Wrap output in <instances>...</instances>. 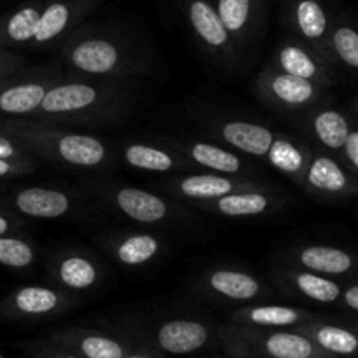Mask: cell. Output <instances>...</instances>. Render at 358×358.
I'll return each mask as SVG.
<instances>
[{
    "mask_svg": "<svg viewBox=\"0 0 358 358\" xmlns=\"http://www.w3.org/2000/svg\"><path fill=\"white\" fill-rule=\"evenodd\" d=\"M135 107V93L121 80L65 73L45 93L31 119L70 124H103L124 119Z\"/></svg>",
    "mask_w": 358,
    "mask_h": 358,
    "instance_id": "6da1fadb",
    "label": "cell"
},
{
    "mask_svg": "<svg viewBox=\"0 0 358 358\" xmlns=\"http://www.w3.org/2000/svg\"><path fill=\"white\" fill-rule=\"evenodd\" d=\"M58 58L73 76L124 80L147 76L149 55L126 38L98 31L70 34L59 45Z\"/></svg>",
    "mask_w": 358,
    "mask_h": 358,
    "instance_id": "7a4b0ae2",
    "label": "cell"
},
{
    "mask_svg": "<svg viewBox=\"0 0 358 358\" xmlns=\"http://www.w3.org/2000/svg\"><path fill=\"white\" fill-rule=\"evenodd\" d=\"M2 133L16 140L41 159L70 168L96 170L108 166L110 149L94 135L56 128L51 122L31 117L3 119Z\"/></svg>",
    "mask_w": 358,
    "mask_h": 358,
    "instance_id": "3957f363",
    "label": "cell"
},
{
    "mask_svg": "<svg viewBox=\"0 0 358 358\" xmlns=\"http://www.w3.org/2000/svg\"><path fill=\"white\" fill-rule=\"evenodd\" d=\"M65 73L55 69H21L0 79V115L31 117L45 93Z\"/></svg>",
    "mask_w": 358,
    "mask_h": 358,
    "instance_id": "277c9868",
    "label": "cell"
},
{
    "mask_svg": "<svg viewBox=\"0 0 358 358\" xmlns=\"http://www.w3.org/2000/svg\"><path fill=\"white\" fill-rule=\"evenodd\" d=\"M257 91L261 100L273 110L287 114L308 112L327 98L324 86L290 76L273 65L257 77Z\"/></svg>",
    "mask_w": 358,
    "mask_h": 358,
    "instance_id": "5b68a950",
    "label": "cell"
},
{
    "mask_svg": "<svg viewBox=\"0 0 358 358\" xmlns=\"http://www.w3.org/2000/svg\"><path fill=\"white\" fill-rule=\"evenodd\" d=\"M108 205L126 219L145 226H161L166 222H177L180 219V208L163 196L128 185H114L101 191Z\"/></svg>",
    "mask_w": 358,
    "mask_h": 358,
    "instance_id": "8992f818",
    "label": "cell"
},
{
    "mask_svg": "<svg viewBox=\"0 0 358 358\" xmlns=\"http://www.w3.org/2000/svg\"><path fill=\"white\" fill-rule=\"evenodd\" d=\"M264 187V184L252 180L250 177H231V175L213 173H187L180 177H171L164 184L168 194L180 201H189L192 205L198 203L212 201L220 196L231 194L238 191H248V189Z\"/></svg>",
    "mask_w": 358,
    "mask_h": 358,
    "instance_id": "52a82bcc",
    "label": "cell"
},
{
    "mask_svg": "<svg viewBox=\"0 0 358 358\" xmlns=\"http://www.w3.org/2000/svg\"><path fill=\"white\" fill-rule=\"evenodd\" d=\"M301 187L325 201H343L357 194L358 182L357 175L343 166L334 156L313 150Z\"/></svg>",
    "mask_w": 358,
    "mask_h": 358,
    "instance_id": "ba28073f",
    "label": "cell"
},
{
    "mask_svg": "<svg viewBox=\"0 0 358 358\" xmlns=\"http://www.w3.org/2000/svg\"><path fill=\"white\" fill-rule=\"evenodd\" d=\"M187 17L201 48L222 65H233L238 55L231 35L220 21L217 9L206 0H191L187 6Z\"/></svg>",
    "mask_w": 358,
    "mask_h": 358,
    "instance_id": "9c48e42d",
    "label": "cell"
},
{
    "mask_svg": "<svg viewBox=\"0 0 358 358\" xmlns=\"http://www.w3.org/2000/svg\"><path fill=\"white\" fill-rule=\"evenodd\" d=\"M159 142L166 143L171 150L185 157L194 168L220 175H231V177H247L248 173H252V166L243 157L219 143L175 138H161Z\"/></svg>",
    "mask_w": 358,
    "mask_h": 358,
    "instance_id": "30bf717a",
    "label": "cell"
},
{
    "mask_svg": "<svg viewBox=\"0 0 358 358\" xmlns=\"http://www.w3.org/2000/svg\"><path fill=\"white\" fill-rule=\"evenodd\" d=\"M6 210L27 219L55 220L70 215L77 208L72 196L51 187H23L2 198Z\"/></svg>",
    "mask_w": 358,
    "mask_h": 358,
    "instance_id": "8fae6325",
    "label": "cell"
},
{
    "mask_svg": "<svg viewBox=\"0 0 358 358\" xmlns=\"http://www.w3.org/2000/svg\"><path fill=\"white\" fill-rule=\"evenodd\" d=\"M282 72L311 80L327 87L334 84L336 70L327 58L315 51L306 42L285 41L276 48L275 65Z\"/></svg>",
    "mask_w": 358,
    "mask_h": 358,
    "instance_id": "7c38bea8",
    "label": "cell"
},
{
    "mask_svg": "<svg viewBox=\"0 0 358 358\" xmlns=\"http://www.w3.org/2000/svg\"><path fill=\"white\" fill-rule=\"evenodd\" d=\"M84 13L86 10L80 2H66V0L49 2L48 6L42 7L30 49L45 51L55 48L56 42L72 34V28L79 23Z\"/></svg>",
    "mask_w": 358,
    "mask_h": 358,
    "instance_id": "4fadbf2b",
    "label": "cell"
},
{
    "mask_svg": "<svg viewBox=\"0 0 358 358\" xmlns=\"http://www.w3.org/2000/svg\"><path fill=\"white\" fill-rule=\"evenodd\" d=\"M192 206L203 212L229 217V219H247V217H262L266 213L275 212L280 203L275 192L268 191L266 187H257L231 192L212 201L198 203Z\"/></svg>",
    "mask_w": 358,
    "mask_h": 358,
    "instance_id": "5bb4252c",
    "label": "cell"
},
{
    "mask_svg": "<svg viewBox=\"0 0 358 358\" xmlns=\"http://www.w3.org/2000/svg\"><path fill=\"white\" fill-rule=\"evenodd\" d=\"M217 138L245 156L264 159L278 133L259 122L243 121V119H227L213 122Z\"/></svg>",
    "mask_w": 358,
    "mask_h": 358,
    "instance_id": "9a60e30c",
    "label": "cell"
},
{
    "mask_svg": "<svg viewBox=\"0 0 358 358\" xmlns=\"http://www.w3.org/2000/svg\"><path fill=\"white\" fill-rule=\"evenodd\" d=\"M122 161L135 170L150 173H175L192 170V164L170 147H154L149 143H126L121 150Z\"/></svg>",
    "mask_w": 358,
    "mask_h": 358,
    "instance_id": "2e32d148",
    "label": "cell"
},
{
    "mask_svg": "<svg viewBox=\"0 0 358 358\" xmlns=\"http://www.w3.org/2000/svg\"><path fill=\"white\" fill-rule=\"evenodd\" d=\"M201 283L208 292L236 303H248L264 294V285L254 275L233 268H217L206 273Z\"/></svg>",
    "mask_w": 358,
    "mask_h": 358,
    "instance_id": "e0dca14e",
    "label": "cell"
},
{
    "mask_svg": "<svg viewBox=\"0 0 358 358\" xmlns=\"http://www.w3.org/2000/svg\"><path fill=\"white\" fill-rule=\"evenodd\" d=\"M353 121L336 107H313L308 110V128L313 138L325 150L334 154L338 159L346 142Z\"/></svg>",
    "mask_w": 358,
    "mask_h": 358,
    "instance_id": "ac0fdd59",
    "label": "cell"
},
{
    "mask_svg": "<svg viewBox=\"0 0 358 358\" xmlns=\"http://www.w3.org/2000/svg\"><path fill=\"white\" fill-rule=\"evenodd\" d=\"M294 27L308 45L332 63L329 52V20L318 0H297L294 7Z\"/></svg>",
    "mask_w": 358,
    "mask_h": 358,
    "instance_id": "d6986e66",
    "label": "cell"
},
{
    "mask_svg": "<svg viewBox=\"0 0 358 358\" xmlns=\"http://www.w3.org/2000/svg\"><path fill=\"white\" fill-rule=\"evenodd\" d=\"M294 261L301 269L325 276H343L355 269V259L352 254L329 245H308L294 252Z\"/></svg>",
    "mask_w": 358,
    "mask_h": 358,
    "instance_id": "ffe728a7",
    "label": "cell"
},
{
    "mask_svg": "<svg viewBox=\"0 0 358 358\" xmlns=\"http://www.w3.org/2000/svg\"><path fill=\"white\" fill-rule=\"evenodd\" d=\"M313 150L287 135H276L264 159L296 184L303 185L304 171Z\"/></svg>",
    "mask_w": 358,
    "mask_h": 358,
    "instance_id": "44dd1931",
    "label": "cell"
},
{
    "mask_svg": "<svg viewBox=\"0 0 358 358\" xmlns=\"http://www.w3.org/2000/svg\"><path fill=\"white\" fill-rule=\"evenodd\" d=\"M112 257L128 268H140L152 262L163 252V241L152 233H129L108 243Z\"/></svg>",
    "mask_w": 358,
    "mask_h": 358,
    "instance_id": "7402d4cb",
    "label": "cell"
},
{
    "mask_svg": "<svg viewBox=\"0 0 358 358\" xmlns=\"http://www.w3.org/2000/svg\"><path fill=\"white\" fill-rule=\"evenodd\" d=\"M51 275L69 290L93 289L101 278L96 262L83 254H62L51 262Z\"/></svg>",
    "mask_w": 358,
    "mask_h": 358,
    "instance_id": "603a6c76",
    "label": "cell"
},
{
    "mask_svg": "<svg viewBox=\"0 0 358 358\" xmlns=\"http://www.w3.org/2000/svg\"><path fill=\"white\" fill-rule=\"evenodd\" d=\"M208 341V329L196 320H171L161 325L157 343L164 352L184 355L205 346Z\"/></svg>",
    "mask_w": 358,
    "mask_h": 358,
    "instance_id": "cb8c5ba5",
    "label": "cell"
},
{
    "mask_svg": "<svg viewBox=\"0 0 358 358\" xmlns=\"http://www.w3.org/2000/svg\"><path fill=\"white\" fill-rule=\"evenodd\" d=\"M41 6L27 3L0 20V45L14 51L30 49L35 28H37Z\"/></svg>",
    "mask_w": 358,
    "mask_h": 358,
    "instance_id": "d4e9b609",
    "label": "cell"
},
{
    "mask_svg": "<svg viewBox=\"0 0 358 358\" xmlns=\"http://www.w3.org/2000/svg\"><path fill=\"white\" fill-rule=\"evenodd\" d=\"M65 303V294L58 292L52 287L28 285L17 289L6 301V306L16 313L24 315V317H42V315L55 313Z\"/></svg>",
    "mask_w": 358,
    "mask_h": 358,
    "instance_id": "484cf974",
    "label": "cell"
},
{
    "mask_svg": "<svg viewBox=\"0 0 358 358\" xmlns=\"http://www.w3.org/2000/svg\"><path fill=\"white\" fill-rule=\"evenodd\" d=\"M215 9L238 55H243L254 34V0H219Z\"/></svg>",
    "mask_w": 358,
    "mask_h": 358,
    "instance_id": "4316f807",
    "label": "cell"
},
{
    "mask_svg": "<svg viewBox=\"0 0 358 358\" xmlns=\"http://www.w3.org/2000/svg\"><path fill=\"white\" fill-rule=\"evenodd\" d=\"M280 278L296 289L297 294L315 303L332 304L341 299V285L332 278H325L317 273L306 271V269H289V271H283Z\"/></svg>",
    "mask_w": 358,
    "mask_h": 358,
    "instance_id": "83f0119b",
    "label": "cell"
},
{
    "mask_svg": "<svg viewBox=\"0 0 358 358\" xmlns=\"http://www.w3.org/2000/svg\"><path fill=\"white\" fill-rule=\"evenodd\" d=\"M329 52L336 66L341 65L352 73L358 70V34L350 24H339L329 34Z\"/></svg>",
    "mask_w": 358,
    "mask_h": 358,
    "instance_id": "f1b7e54d",
    "label": "cell"
},
{
    "mask_svg": "<svg viewBox=\"0 0 358 358\" xmlns=\"http://www.w3.org/2000/svg\"><path fill=\"white\" fill-rule=\"evenodd\" d=\"M264 348L273 358H311L315 345L308 336L294 332H273L266 338Z\"/></svg>",
    "mask_w": 358,
    "mask_h": 358,
    "instance_id": "f546056e",
    "label": "cell"
},
{
    "mask_svg": "<svg viewBox=\"0 0 358 358\" xmlns=\"http://www.w3.org/2000/svg\"><path fill=\"white\" fill-rule=\"evenodd\" d=\"M241 317L245 322L262 327H289L297 324L304 318V311L296 310L290 306H255L250 310L241 311Z\"/></svg>",
    "mask_w": 358,
    "mask_h": 358,
    "instance_id": "4dcf8cb0",
    "label": "cell"
},
{
    "mask_svg": "<svg viewBox=\"0 0 358 358\" xmlns=\"http://www.w3.org/2000/svg\"><path fill=\"white\" fill-rule=\"evenodd\" d=\"M35 248L30 241L17 236H0V266L9 269H28L35 264Z\"/></svg>",
    "mask_w": 358,
    "mask_h": 358,
    "instance_id": "1f68e13d",
    "label": "cell"
},
{
    "mask_svg": "<svg viewBox=\"0 0 358 358\" xmlns=\"http://www.w3.org/2000/svg\"><path fill=\"white\" fill-rule=\"evenodd\" d=\"M311 341L318 343L327 352L339 353V355H350L357 350L358 339L355 334L346 329L334 327V325H318L313 329Z\"/></svg>",
    "mask_w": 358,
    "mask_h": 358,
    "instance_id": "d6a6232c",
    "label": "cell"
},
{
    "mask_svg": "<svg viewBox=\"0 0 358 358\" xmlns=\"http://www.w3.org/2000/svg\"><path fill=\"white\" fill-rule=\"evenodd\" d=\"M79 348L87 358H122L124 350L117 341L103 336H86L80 339Z\"/></svg>",
    "mask_w": 358,
    "mask_h": 358,
    "instance_id": "836d02e7",
    "label": "cell"
},
{
    "mask_svg": "<svg viewBox=\"0 0 358 358\" xmlns=\"http://www.w3.org/2000/svg\"><path fill=\"white\" fill-rule=\"evenodd\" d=\"M338 161L343 166L348 168L353 175H358V129L355 122L350 128V133L346 136V142L343 145L341 152H339Z\"/></svg>",
    "mask_w": 358,
    "mask_h": 358,
    "instance_id": "e575fe53",
    "label": "cell"
},
{
    "mask_svg": "<svg viewBox=\"0 0 358 358\" xmlns=\"http://www.w3.org/2000/svg\"><path fill=\"white\" fill-rule=\"evenodd\" d=\"M37 163L35 161L24 159H9V157H0V180L10 177H21L35 171Z\"/></svg>",
    "mask_w": 358,
    "mask_h": 358,
    "instance_id": "d590c367",
    "label": "cell"
},
{
    "mask_svg": "<svg viewBox=\"0 0 358 358\" xmlns=\"http://www.w3.org/2000/svg\"><path fill=\"white\" fill-rule=\"evenodd\" d=\"M24 69V56L20 51L0 45V79Z\"/></svg>",
    "mask_w": 358,
    "mask_h": 358,
    "instance_id": "8d00e7d4",
    "label": "cell"
},
{
    "mask_svg": "<svg viewBox=\"0 0 358 358\" xmlns=\"http://www.w3.org/2000/svg\"><path fill=\"white\" fill-rule=\"evenodd\" d=\"M0 157H9V159H24V161H35L34 154L28 152L21 143L16 140L7 136L6 133L0 131Z\"/></svg>",
    "mask_w": 358,
    "mask_h": 358,
    "instance_id": "74e56055",
    "label": "cell"
},
{
    "mask_svg": "<svg viewBox=\"0 0 358 358\" xmlns=\"http://www.w3.org/2000/svg\"><path fill=\"white\" fill-rule=\"evenodd\" d=\"M20 226V217L14 215V213L10 212H6V210H0V236L13 233V231H16Z\"/></svg>",
    "mask_w": 358,
    "mask_h": 358,
    "instance_id": "f35d334b",
    "label": "cell"
},
{
    "mask_svg": "<svg viewBox=\"0 0 358 358\" xmlns=\"http://www.w3.org/2000/svg\"><path fill=\"white\" fill-rule=\"evenodd\" d=\"M341 297L350 310L358 311V285L355 282H353L352 285L345 290V292H341Z\"/></svg>",
    "mask_w": 358,
    "mask_h": 358,
    "instance_id": "ab89813d",
    "label": "cell"
},
{
    "mask_svg": "<svg viewBox=\"0 0 358 358\" xmlns=\"http://www.w3.org/2000/svg\"><path fill=\"white\" fill-rule=\"evenodd\" d=\"M122 358H149V357H140V355H133V357H122Z\"/></svg>",
    "mask_w": 358,
    "mask_h": 358,
    "instance_id": "60d3db41",
    "label": "cell"
},
{
    "mask_svg": "<svg viewBox=\"0 0 358 358\" xmlns=\"http://www.w3.org/2000/svg\"><path fill=\"white\" fill-rule=\"evenodd\" d=\"M2 124H3V119H2V115H0V129H2Z\"/></svg>",
    "mask_w": 358,
    "mask_h": 358,
    "instance_id": "b9f144b4",
    "label": "cell"
},
{
    "mask_svg": "<svg viewBox=\"0 0 358 358\" xmlns=\"http://www.w3.org/2000/svg\"><path fill=\"white\" fill-rule=\"evenodd\" d=\"M0 358H3V357H2V355H0Z\"/></svg>",
    "mask_w": 358,
    "mask_h": 358,
    "instance_id": "7bdbcfd3",
    "label": "cell"
}]
</instances>
